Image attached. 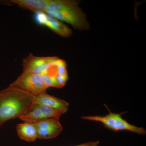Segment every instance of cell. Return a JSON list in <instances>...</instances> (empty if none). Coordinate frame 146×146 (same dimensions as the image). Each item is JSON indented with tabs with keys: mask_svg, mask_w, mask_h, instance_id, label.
<instances>
[{
	"mask_svg": "<svg viewBox=\"0 0 146 146\" xmlns=\"http://www.w3.org/2000/svg\"><path fill=\"white\" fill-rule=\"evenodd\" d=\"M35 124L37 129V138L39 139L55 138L63 130L59 118L42 119L35 123Z\"/></svg>",
	"mask_w": 146,
	"mask_h": 146,
	"instance_id": "cell-7",
	"label": "cell"
},
{
	"mask_svg": "<svg viewBox=\"0 0 146 146\" xmlns=\"http://www.w3.org/2000/svg\"><path fill=\"white\" fill-rule=\"evenodd\" d=\"M35 96L10 85L0 91V127L7 121L19 118L30 110Z\"/></svg>",
	"mask_w": 146,
	"mask_h": 146,
	"instance_id": "cell-1",
	"label": "cell"
},
{
	"mask_svg": "<svg viewBox=\"0 0 146 146\" xmlns=\"http://www.w3.org/2000/svg\"><path fill=\"white\" fill-rule=\"evenodd\" d=\"M33 19L37 25L46 27L63 37H68L72 34V31L68 26L56 18L44 12L34 13Z\"/></svg>",
	"mask_w": 146,
	"mask_h": 146,
	"instance_id": "cell-6",
	"label": "cell"
},
{
	"mask_svg": "<svg viewBox=\"0 0 146 146\" xmlns=\"http://www.w3.org/2000/svg\"><path fill=\"white\" fill-rule=\"evenodd\" d=\"M100 143L99 141H96V142H89L87 143L78 145L72 146H98Z\"/></svg>",
	"mask_w": 146,
	"mask_h": 146,
	"instance_id": "cell-14",
	"label": "cell"
},
{
	"mask_svg": "<svg viewBox=\"0 0 146 146\" xmlns=\"http://www.w3.org/2000/svg\"><path fill=\"white\" fill-rule=\"evenodd\" d=\"M122 113L117 114L110 112L105 116H83V119L95 121L102 123L110 129L117 131L126 130L139 134H145L146 131L143 127H138L130 124L121 117Z\"/></svg>",
	"mask_w": 146,
	"mask_h": 146,
	"instance_id": "cell-4",
	"label": "cell"
},
{
	"mask_svg": "<svg viewBox=\"0 0 146 146\" xmlns=\"http://www.w3.org/2000/svg\"><path fill=\"white\" fill-rule=\"evenodd\" d=\"M19 119L24 122L34 123L43 119L41 111L36 105H34L30 110Z\"/></svg>",
	"mask_w": 146,
	"mask_h": 146,
	"instance_id": "cell-12",
	"label": "cell"
},
{
	"mask_svg": "<svg viewBox=\"0 0 146 146\" xmlns=\"http://www.w3.org/2000/svg\"><path fill=\"white\" fill-rule=\"evenodd\" d=\"M41 76L48 88L63 87L68 79L66 62L56 56H52Z\"/></svg>",
	"mask_w": 146,
	"mask_h": 146,
	"instance_id": "cell-3",
	"label": "cell"
},
{
	"mask_svg": "<svg viewBox=\"0 0 146 146\" xmlns=\"http://www.w3.org/2000/svg\"><path fill=\"white\" fill-rule=\"evenodd\" d=\"M50 0H11L9 2L34 12H46Z\"/></svg>",
	"mask_w": 146,
	"mask_h": 146,
	"instance_id": "cell-10",
	"label": "cell"
},
{
	"mask_svg": "<svg viewBox=\"0 0 146 146\" xmlns=\"http://www.w3.org/2000/svg\"><path fill=\"white\" fill-rule=\"evenodd\" d=\"M34 104L48 106L65 112L68 111L69 106L68 102L48 95L46 92L35 96Z\"/></svg>",
	"mask_w": 146,
	"mask_h": 146,
	"instance_id": "cell-9",
	"label": "cell"
},
{
	"mask_svg": "<svg viewBox=\"0 0 146 146\" xmlns=\"http://www.w3.org/2000/svg\"><path fill=\"white\" fill-rule=\"evenodd\" d=\"M10 86L34 96L46 92L48 89L40 75L23 73Z\"/></svg>",
	"mask_w": 146,
	"mask_h": 146,
	"instance_id": "cell-5",
	"label": "cell"
},
{
	"mask_svg": "<svg viewBox=\"0 0 146 146\" xmlns=\"http://www.w3.org/2000/svg\"><path fill=\"white\" fill-rule=\"evenodd\" d=\"M39 110L42 113L43 119L48 118H59L65 112L62 110L54 109L52 108L44 105H38Z\"/></svg>",
	"mask_w": 146,
	"mask_h": 146,
	"instance_id": "cell-13",
	"label": "cell"
},
{
	"mask_svg": "<svg viewBox=\"0 0 146 146\" xmlns=\"http://www.w3.org/2000/svg\"><path fill=\"white\" fill-rule=\"evenodd\" d=\"M78 1L74 0H50L45 13L79 30L88 29L90 25Z\"/></svg>",
	"mask_w": 146,
	"mask_h": 146,
	"instance_id": "cell-2",
	"label": "cell"
},
{
	"mask_svg": "<svg viewBox=\"0 0 146 146\" xmlns=\"http://www.w3.org/2000/svg\"><path fill=\"white\" fill-rule=\"evenodd\" d=\"M17 133L21 139L27 142H34L37 138V129L34 123L24 122L16 126Z\"/></svg>",
	"mask_w": 146,
	"mask_h": 146,
	"instance_id": "cell-11",
	"label": "cell"
},
{
	"mask_svg": "<svg viewBox=\"0 0 146 146\" xmlns=\"http://www.w3.org/2000/svg\"><path fill=\"white\" fill-rule=\"evenodd\" d=\"M52 57H38L30 54L23 60V73L41 75Z\"/></svg>",
	"mask_w": 146,
	"mask_h": 146,
	"instance_id": "cell-8",
	"label": "cell"
}]
</instances>
